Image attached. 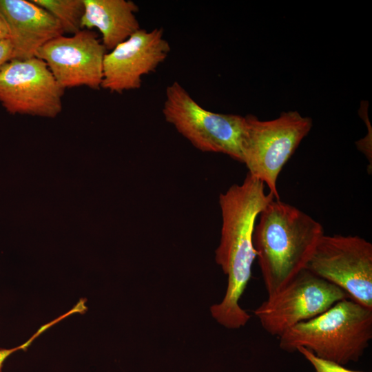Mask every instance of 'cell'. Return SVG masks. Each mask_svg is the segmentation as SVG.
Listing matches in <instances>:
<instances>
[{
    "instance_id": "obj_1",
    "label": "cell",
    "mask_w": 372,
    "mask_h": 372,
    "mask_svg": "<svg viewBox=\"0 0 372 372\" xmlns=\"http://www.w3.org/2000/svg\"><path fill=\"white\" fill-rule=\"evenodd\" d=\"M265 186L247 172L241 184L231 185L219 196L222 227L215 260L228 281L223 300L212 305L210 311L227 329L244 327L251 318L239 305V300L250 280L256 258L253 242L256 218L275 198L271 192H265Z\"/></svg>"
},
{
    "instance_id": "obj_2",
    "label": "cell",
    "mask_w": 372,
    "mask_h": 372,
    "mask_svg": "<svg viewBox=\"0 0 372 372\" xmlns=\"http://www.w3.org/2000/svg\"><path fill=\"white\" fill-rule=\"evenodd\" d=\"M258 216L253 242L269 296L307 269L324 234L319 222L280 199L270 201Z\"/></svg>"
},
{
    "instance_id": "obj_3",
    "label": "cell",
    "mask_w": 372,
    "mask_h": 372,
    "mask_svg": "<svg viewBox=\"0 0 372 372\" xmlns=\"http://www.w3.org/2000/svg\"><path fill=\"white\" fill-rule=\"evenodd\" d=\"M278 338L279 347L285 351L294 353L302 347L318 358L344 366L358 362L369 347L372 309L347 298Z\"/></svg>"
},
{
    "instance_id": "obj_4",
    "label": "cell",
    "mask_w": 372,
    "mask_h": 372,
    "mask_svg": "<svg viewBox=\"0 0 372 372\" xmlns=\"http://www.w3.org/2000/svg\"><path fill=\"white\" fill-rule=\"evenodd\" d=\"M311 127L312 120L296 111L282 112L270 121L251 114L245 116L242 163L249 174L267 186L276 199H280L278 177Z\"/></svg>"
},
{
    "instance_id": "obj_5",
    "label": "cell",
    "mask_w": 372,
    "mask_h": 372,
    "mask_svg": "<svg viewBox=\"0 0 372 372\" xmlns=\"http://www.w3.org/2000/svg\"><path fill=\"white\" fill-rule=\"evenodd\" d=\"M162 112L165 121L196 149L242 163L245 116L205 109L177 81L167 87Z\"/></svg>"
},
{
    "instance_id": "obj_6",
    "label": "cell",
    "mask_w": 372,
    "mask_h": 372,
    "mask_svg": "<svg viewBox=\"0 0 372 372\" xmlns=\"http://www.w3.org/2000/svg\"><path fill=\"white\" fill-rule=\"evenodd\" d=\"M307 269L372 309V244L358 236L323 235Z\"/></svg>"
},
{
    "instance_id": "obj_7",
    "label": "cell",
    "mask_w": 372,
    "mask_h": 372,
    "mask_svg": "<svg viewBox=\"0 0 372 372\" xmlns=\"http://www.w3.org/2000/svg\"><path fill=\"white\" fill-rule=\"evenodd\" d=\"M347 298L349 296L342 289L306 269L279 291L268 296L254 313L265 331L280 337L289 329L320 315Z\"/></svg>"
},
{
    "instance_id": "obj_8",
    "label": "cell",
    "mask_w": 372,
    "mask_h": 372,
    "mask_svg": "<svg viewBox=\"0 0 372 372\" xmlns=\"http://www.w3.org/2000/svg\"><path fill=\"white\" fill-rule=\"evenodd\" d=\"M64 91L36 56L11 59L0 71V103L12 114L55 117L62 110Z\"/></svg>"
},
{
    "instance_id": "obj_9",
    "label": "cell",
    "mask_w": 372,
    "mask_h": 372,
    "mask_svg": "<svg viewBox=\"0 0 372 372\" xmlns=\"http://www.w3.org/2000/svg\"><path fill=\"white\" fill-rule=\"evenodd\" d=\"M107 50L97 34L88 29L57 37L41 47L36 57L43 60L63 88L87 86L99 90Z\"/></svg>"
},
{
    "instance_id": "obj_10",
    "label": "cell",
    "mask_w": 372,
    "mask_h": 372,
    "mask_svg": "<svg viewBox=\"0 0 372 372\" xmlns=\"http://www.w3.org/2000/svg\"><path fill=\"white\" fill-rule=\"evenodd\" d=\"M163 33L161 28H141L106 52L101 87L114 93L141 87L142 78L154 72L170 52Z\"/></svg>"
},
{
    "instance_id": "obj_11",
    "label": "cell",
    "mask_w": 372,
    "mask_h": 372,
    "mask_svg": "<svg viewBox=\"0 0 372 372\" xmlns=\"http://www.w3.org/2000/svg\"><path fill=\"white\" fill-rule=\"evenodd\" d=\"M12 46V59H28L49 41L64 34L59 22L31 1L0 0Z\"/></svg>"
},
{
    "instance_id": "obj_12",
    "label": "cell",
    "mask_w": 372,
    "mask_h": 372,
    "mask_svg": "<svg viewBox=\"0 0 372 372\" xmlns=\"http://www.w3.org/2000/svg\"><path fill=\"white\" fill-rule=\"evenodd\" d=\"M83 29L96 28L107 50L130 37L140 28L136 13L138 8L130 0H83Z\"/></svg>"
},
{
    "instance_id": "obj_13",
    "label": "cell",
    "mask_w": 372,
    "mask_h": 372,
    "mask_svg": "<svg viewBox=\"0 0 372 372\" xmlns=\"http://www.w3.org/2000/svg\"><path fill=\"white\" fill-rule=\"evenodd\" d=\"M48 11L60 23L64 34H74L83 29V0H32Z\"/></svg>"
},
{
    "instance_id": "obj_14",
    "label": "cell",
    "mask_w": 372,
    "mask_h": 372,
    "mask_svg": "<svg viewBox=\"0 0 372 372\" xmlns=\"http://www.w3.org/2000/svg\"><path fill=\"white\" fill-rule=\"evenodd\" d=\"M296 351L302 355L313 366L315 372H363L350 370L338 363L318 358L311 351L302 347H298Z\"/></svg>"
},
{
    "instance_id": "obj_15",
    "label": "cell",
    "mask_w": 372,
    "mask_h": 372,
    "mask_svg": "<svg viewBox=\"0 0 372 372\" xmlns=\"http://www.w3.org/2000/svg\"><path fill=\"white\" fill-rule=\"evenodd\" d=\"M60 318L55 319L54 320L45 324V325L42 326L38 331L25 342L23 344L16 347L12 349H0V372L2 371V367L3 365V362L7 359L8 357H9L11 354L13 353L19 351V350H25L32 342V341L38 337L41 333H42L44 331H45L48 328L50 327L53 325V324H55L56 322H59Z\"/></svg>"
},
{
    "instance_id": "obj_16",
    "label": "cell",
    "mask_w": 372,
    "mask_h": 372,
    "mask_svg": "<svg viewBox=\"0 0 372 372\" xmlns=\"http://www.w3.org/2000/svg\"><path fill=\"white\" fill-rule=\"evenodd\" d=\"M12 59V46L10 39L0 41V71Z\"/></svg>"
},
{
    "instance_id": "obj_17",
    "label": "cell",
    "mask_w": 372,
    "mask_h": 372,
    "mask_svg": "<svg viewBox=\"0 0 372 372\" xmlns=\"http://www.w3.org/2000/svg\"><path fill=\"white\" fill-rule=\"evenodd\" d=\"M10 33L8 25L0 14V41L3 39H9Z\"/></svg>"
}]
</instances>
